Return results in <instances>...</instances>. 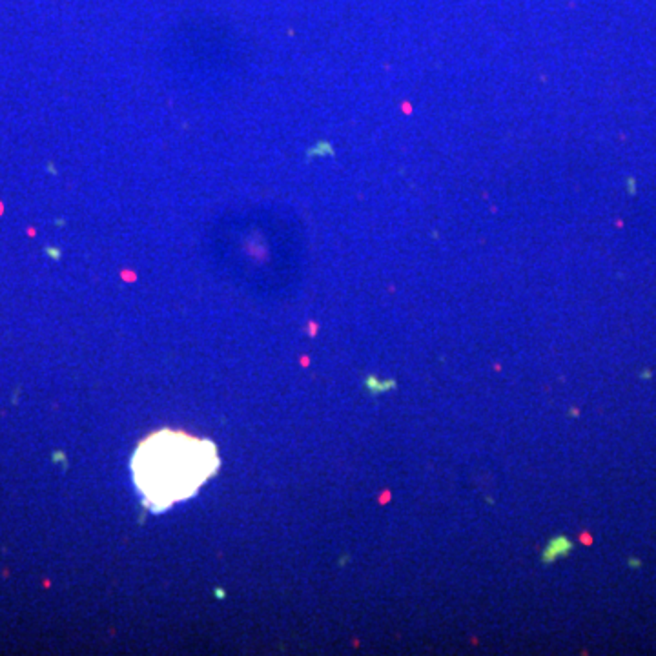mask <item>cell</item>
<instances>
[{"instance_id": "6da1fadb", "label": "cell", "mask_w": 656, "mask_h": 656, "mask_svg": "<svg viewBox=\"0 0 656 656\" xmlns=\"http://www.w3.org/2000/svg\"><path fill=\"white\" fill-rule=\"evenodd\" d=\"M219 468L214 441L181 431H159L148 436L131 459L133 481L144 505L164 511L188 499Z\"/></svg>"}, {"instance_id": "7a4b0ae2", "label": "cell", "mask_w": 656, "mask_h": 656, "mask_svg": "<svg viewBox=\"0 0 656 656\" xmlns=\"http://www.w3.org/2000/svg\"><path fill=\"white\" fill-rule=\"evenodd\" d=\"M572 551V542L565 536H556L547 544V547L542 553V562L544 563H553L560 558L567 556Z\"/></svg>"}, {"instance_id": "3957f363", "label": "cell", "mask_w": 656, "mask_h": 656, "mask_svg": "<svg viewBox=\"0 0 656 656\" xmlns=\"http://www.w3.org/2000/svg\"><path fill=\"white\" fill-rule=\"evenodd\" d=\"M369 385L372 392H385L395 387L394 381H374V379H369Z\"/></svg>"}, {"instance_id": "277c9868", "label": "cell", "mask_w": 656, "mask_h": 656, "mask_svg": "<svg viewBox=\"0 0 656 656\" xmlns=\"http://www.w3.org/2000/svg\"><path fill=\"white\" fill-rule=\"evenodd\" d=\"M629 565H633V567H638V565H640V562H638V560H631V562H629Z\"/></svg>"}]
</instances>
